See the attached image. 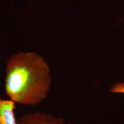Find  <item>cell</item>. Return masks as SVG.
<instances>
[{
    "label": "cell",
    "mask_w": 124,
    "mask_h": 124,
    "mask_svg": "<svg viewBox=\"0 0 124 124\" xmlns=\"http://www.w3.org/2000/svg\"><path fill=\"white\" fill-rule=\"evenodd\" d=\"M5 73V93L16 103L36 106L48 95L51 70L40 54L31 51L13 54L7 60Z\"/></svg>",
    "instance_id": "1"
},
{
    "label": "cell",
    "mask_w": 124,
    "mask_h": 124,
    "mask_svg": "<svg viewBox=\"0 0 124 124\" xmlns=\"http://www.w3.org/2000/svg\"><path fill=\"white\" fill-rule=\"evenodd\" d=\"M17 123L18 124H73L70 122H66L60 117L40 111L24 114L17 120Z\"/></svg>",
    "instance_id": "2"
},
{
    "label": "cell",
    "mask_w": 124,
    "mask_h": 124,
    "mask_svg": "<svg viewBox=\"0 0 124 124\" xmlns=\"http://www.w3.org/2000/svg\"><path fill=\"white\" fill-rule=\"evenodd\" d=\"M16 103L0 96V124H18L15 116Z\"/></svg>",
    "instance_id": "3"
},
{
    "label": "cell",
    "mask_w": 124,
    "mask_h": 124,
    "mask_svg": "<svg viewBox=\"0 0 124 124\" xmlns=\"http://www.w3.org/2000/svg\"><path fill=\"white\" fill-rule=\"evenodd\" d=\"M110 91L116 94H124V82H118L112 85L110 89Z\"/></svg>",
    "instance_id": "4"
}]
</instances>
